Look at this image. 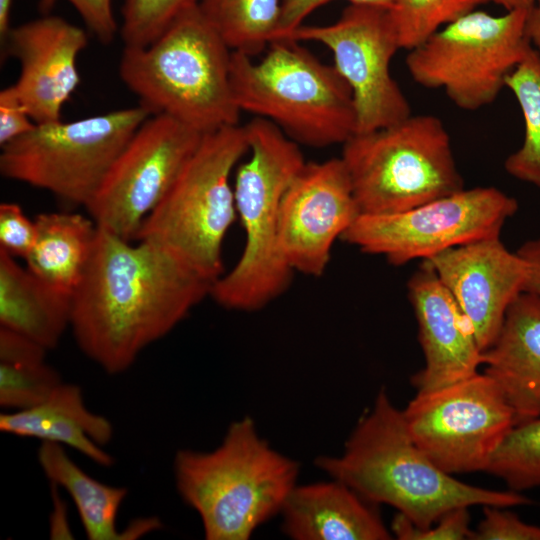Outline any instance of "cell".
Listing matches in <instances>:
<instances>
[{"label": "cell", "instance_id": "cell-3", "mask_svg": "<svg viewBox=\"0 0 540 540\" xmlns=\"http://www.w3.org/2000/svg\"><path fill=\"white\" fill-rule=\"evenodd\" d=\"M176 488L199 515L207 540H247L280 514L299 465L263 439L250 417L230 424L212 451L179 450Z\"/></svg>", "mask_w": 540, "mask_h": 540}, {"label": "cell", "instance_id": "cell-29", "mask_svg": "<svg viewBox=\"0 0 540 540\" xmlns=\"http://www.w3.org/2000/svg\"><path fill=\"white\" fill-rule=\"evenodd\" d=\"M478 4L479 0H395L389 14L400 48L409 51Z\"/></svg>", "mask_w": 540, "mask_h": 540}, {"label": "cell", "instance_id": "cell-31", "mask_svg": "<svg viewBox=\"0 0 540 540\" xmlns=\"http://www.w3.org/2000/svg\"><path fill=\"white\" fill-rule=\"evenodd\" d=\"M469 524L468 507H460L447 512L425 529L416 528L407 517L398 513L391 530L400 540H462L469 539L471 535Z\"/></svg>", "mask_w": 540, "mask_h": 540}, {"label": "cell", "instance_id": "cell-37", "mask_svg": "<svg viewBox=\"0 0 540 540\" xmlns=\"http://www.w3.org/2000/svg\"><path fill=\"white\" fill-rule=\"evenodd\" d=\"M516 251L527 264L524 291L540 295V236L527 240Z\"/></svg>", "mask_w": 540, "mask_h": 540}, {"label": "cell", "instance_id": "cell-12", "mask_svg": "<svg viewBox=\"0 0 540 540\" xmlns=\"http://www.w3.org/2000/svg\"><path fill=\"white\" fill-rule=\"evenodd\" d=\"M402 413L416 445L450 475L486 471L517 423L502 389L485 372L417 392Z\"/></svg>", "mask_w": 540, "mask_h": 540}, {"label": "cell", "instance_id": "cell-13", "mask_svg": "<svg viewBox=\"0 0 540 540\" xmlns=\"http://www.w3.org/2000/svg\"><path fill=\"white\" fill-rule=\"evenodd\" d=\"M287 39L316 42L331 51L333 66L352 92L356 133L392 125L412 114L391 74V61L401 48L389 9L349 4L335 22L302 24Z\"/></svg>", "mask_w": 540, "mask_h": 540}, {"label": "cell", "instance_id": "cell-2", "mask_svg": "<svg viewBox=\"0 0 540 540\" xmlns=\"http://www.w3.org/2000/svg\"><path fill=\"white\" fill-rule=\"evenodd\" d=\"M315 465L368 501L395 507L418 529L460 507L530 503L520 492L469 485L441 470L413 441L402 410L384 389L358 421L342 454L319 456Z\"/></svg>", "mask_w": 540, "mask_h": 540}, {"label": "cell", "instance_id": "cell-23", "mask_svg": "<svg viewBox=\"0 0 540 540\" xmlns=\"http://www.w3.org/2000/svg\"><path fill=\"white\" fill-rule=\"evenodd\" d=\"M37 458L45 476L72 499L85 534L90 540L135 539L161 526L156 518L134 521L124 531L117 526L119 509L127 496L125 487L104 484L83 471L63 446L42 442Z\"/></svg>", "mask_w": 540, "mask_h": 540}, {"label": "cell", "instance_id": "cell-25", "mask_svg": "<svg viewBox=\"0 0 540 540\" xmlns=\"http://www.w3.org/2000/svg\"><path fill=\"white\" fill-rule=\"evenodd\" d=\"M47 349L0 327V406L17 411L45 401L63 382L46 361Z\"/></svg>", "mask_w": 540, "mask_h": 540}, {"label": "cell", "instance_id": "cell-7", "mask_svg": "<svg viewBox=\"0 0 540 540\" xmlns=\"http://www.w3.org/2000/svg\"><path fill=\"white\" fill-rule=\"evenodd\" d=\"M341 160L361 214L407 211L464 187L442 120L419 114L344 144Z\"/></svg>", "mask_w": 540, "mask_h": 540}, {"label": "cell", "instance_id": "cell-14", "mask_svg": "<svg viewBox=\"0 0 540 540\" xmlns=\"http://www.w3.org/2000/svg\"><path fill=\"white\" fill-rule=\"evenodd\" d=\"M205 134L165 114L149 116L123 148L86 207L96 224L134 241Z\"/></svg>", "mask_w": 540, "mask_h": 540}, {"label": "cell", "instance_id": "cell-17", "mask_svg": "<svg viewBox=\"0 0 540 540\" xmlns=\"http://www.w3.org/2000/svg\"><path fill=\"white\" fill-rule=\"evenodd\" d=\"M19 62L13 84L36 124L59 121L80 83L77 59L88 44L86 32L59 16L46 15L11 27L1 42Z\"/></svg>", "mask_w": 540, "mask_h": 540}, {"label": "cell", "instance_id": "cell-40", "mask_svg": "<svg viewBox=\"0 0 540 540\" xmlns=\"http://www.w3.org/2000/svg\"><path fill=\"white\" fill-rule=\"evenodd\" d=\"M480 3L493 2L504 7L506 10L533 7L539 0H479Z\"/></svg>", "mask_w": 540, "mask_h": 540}, {"label": "cell", "instance_id": "cell-39", "mask_svg": "<svg viewBox=\"0 0 540 540\" xmlns=\"http://www.w3.org/2000/svg\"><path fill=\"white\" fill-rule=\"evenodd\" d=\"M13 0H0V39L4 40L10 30V11Z\"/></svg>", "mask_w": 540, "mask_h": 540}, {"label": "cell", "instance_id": "cell-36", "mask_svg": "<svg viewBox=\"0 0 540 540\" xmlns=\"http://www.w3.org/2000/svg\"><path fill=\"white\" fill-rule=\"evenodd\" d=\"M331 0H282L281 15L275 40L287 39L314 10ZM350 4L390 9L395 0H347ZM274 40V41H275Z\"/></svg>", "mask_w": 540, "mask_h": 540}, {"label": "cell", "instance_id": "cell-18", "mask_svg": "<svg viewBox=\"0 0 540 540\" xmlns=\"http://www.w3.org/2000/svg\"><path fill=\"white\" fill-rule=\"evenodd\" d=\"M425 365L412 378L418 392L470 377L483 363L473 327L427 261L407 283Z\"/></svg>", "mask_w": 540, "mask_h": 540}, {"label": "cell", "instance_id": "cell-27", "mask_svg": "<svg viewBox=\"0 0 540 540\" xmlns=\"http://www.w3.org/2000/svg\"><path fill=\"white\" fill-rule=\"evenodd\" d=\"M524 120L521 146L504 162L513 178L540 190V52L533 46L505 80Z\"/></svg>", "mask_w": 540, "mask_h": 540}, {"label": "cell", "instance_id": "cell-9", "mask_svg": "<svg viewBox=\"0 0 540 540\" xmlns=\"http://www.w3.org/2000/svg\"><path fill=\"white\" fill-rule=\"evenodd\" d=\"M151 115L139 104L70 122L36 124L1 147L0 172L86 208L123 148Z\"/></svg>", "mask_w": 540, "mask_h": 540}, {"label": "cell", "instance_id": "cell-8", "mask_svg": "<svg viewBox=\"0 0 540 540\" xmlns=\"http://www.w3.org/2000/svg\"><path fill=\"white\" fill-rule=\"evenodd\" d=\"M248 150L244 125L205 134L135 240L165 246L214 283L224 273L223 242L237 217L231 174Z\"/></svg>", "mask_w": 540, "mask_h": 540}, {"label": "cell", "instance_id": "cell-28", "mask_svg": "<svg viewBox=\"0 0 540 540\" xmlns=\"http://www.w3.org/2000/svg\"><path fill=\"white\" fill-rule=\"evenodd\" d=\"M485 472L501 478L512 491L540 486V416L511 428Z\"/></svg>", "mask_w": 540, "mask_h": 540}, {"label": "cell", "instance_id": "cell-32", "mask_svg": "<svg viewBox=\"0 0 540 540\" xmlns=\"http://www.w3.org/2000/svg\"><path fill=\"white\" fill-rule=\"evenodd\" d=\"M483 511V518L469 539L540 540V526L524 522L506 507L484 506Z\"/></svg>", "mask_w": 540, "mask_h": 540}, {"label": "cell", "instance_id": "cell-5", "mask_svg": "<svg viewBox=\"0 0 540 540\" xmlns=\"http://www.w3.org/2000/svg\"><path fill=\"white\" fill-rule=\"evenodd\" d=\"M244 128L250 155L236 169L233 188L245 244L234 267L213 283L210 296L226 309L253 312L291 283L294 272L278 244L279 209L306 161L299 144L272 122L254 117Z\"/></svg>", "mask_w": 540, "mask_h": 540}, {"label": "cell", "instance_id": "cell-33", "mask_svg": "<svg viewBox=\"0 0 540 540\" xmlns=\"http://www.w3.org/2000/svg\"><path fill=\"white\" fill-rule=\"evenodd\" d=\"M36 236L34 220H30L21 206L12 202L0 205V249L13 257L26 258Z\"/></svg>", "mask_w": 540, "mask_h": 540}, {"label": "cell", "instance_id": "cell-11", "mask_svg": "<svg viewBox=\"0 0 540 540\" xmlns=\"http://www.w3.org/2000/svg\"><path fill=\"white\" fill-rule=\"evenodd\" d=\"M517 200L493 186L463 188L404 212L359 215L342 240L401 266L451 248L500 236Z\"/></svg>", "mask_w": 540, "mask_h": 540}, {"label": "cell", "instance_id": "cell-16", "mask_svg": "<svg viewBox=\"0 0 540 540\" xmlns=\"http://www.w3.org/2000/svg\"><path fill=\"white\" fill-rule=\"evenodd\" d=\"M427 261L469 319L486 351L497 338L512 302L524 291L527 264L500 236L460 245Z\"/></svg>", "mask_w": 540, "mask_h": 540}, {"label": "cell", "instance_id": "cell-20", "mask_svg": "<svg viewBox=\"0 0 540 540\" xmlns=\"http://www.w3.org/2000/svg\"><path fill=\"white\" fill-rule=\"evenodd\" d=\"M482 365L502 389L517 423L540 416V295L523 291L512 302L497 338L483 352Z\"/></svg>", "mask_w": 540, "mask_h": 540}, {"label": "cell", "instance_id": "cell-30", "mask_svg": "<svg viewBox=\"0 0 540 540\" xmlns=\"http://www.w3.org/2000/svg\"><path fill=\"white\" fill-rule=\"evenodd\" d=\"M200 0H124L120 27L124 47H143L158 38Z\"/></svg>", "mask_w": 540, "mask_h": 540}, {"label": "cell", "instance_id": "cell-34", "mask_svg": "<svg viewBox=\"0 0 540 540\" xmlns=\"http://www.w3.org/2000/svg\"><path fill=\"white\" fill-rule=\"evenodd\" d=\"M77 10L86 26L103 44L113 41L118 26L113 14L112 0H67ZM57 0H39V9L48 13Z\"/></svg>", "mask_w": 540, "mask_h": 540}, {"label": "cell", "instance_id": "cell-24", "mask_svg": "<svg viewBox=\"0 0 540 540\" xmlns=\"http://www.w3.org/2000/svg\"><path fill=\"white\" fill-rule=\"evenodd\" d=\"M26 267L51 288L73 296L87 269L98 225L78 213H41Z\"/></svg>", "mask_w": 540, "mask_h": 540}, {"label": "cell", "instance_id": "cell-1", "mask_svg": "<svg viewBox=\"0 0 540 540\" xmlns=\"http://www.w3.org/2000/svg\"><path fill=\"white\" fill-rule=\"evenodd\" d=\"M212 285L165 246L98 226L72 296L70 328L90 360L109 374L122 373L210 296Z\"/></svg>", "mask_w": 540, "mask_h": 540}, {"label": "cell", "instance_id": "cell-21", "mask_svg": "<svg viewBox=\"0 0 540 540\" xmlns=\"http://www.w3.org/2000/svg\"><path fill=\"white\" fill-rule=\"evenodd\" d=\"M0 430L68 446L100 466L108 467L114 462L104 449L112 439L113 426L106 417L86 406L76 384L62 382L42 403L1 413Z\"/></svg>", "mask_w": 540, "mask_h": 540}, {"label": "cell", "instance_id": "cell-19", "mask_svg": "<svg viewBox=\"0 0 540 540\" xmlns=\"http://www.w3.org/2000/svg\"><path fill=\"white\" fill-rule=\"evenodd\" d=\"M376 506L336 479L296 485L280 512L281 529L294 540L391 539Z\"/></svg>", "mask_w": 540, "mask_h": 540}, {"label": "cell", "instance_id": "cell-4", "mask_svg": "<svg viewBox=\"0 0 540 540\" xmlns=\"http://www.w3.org/2000/svg\"><path fill=\"white\" fill-rule=\"evenodd\" d=\"M231 57L232 50L198 4L150 44L124 47L119 74L152 115H168L207 134L239 124Z\"/></svg>", "mask_w": 540, "mask_h": 540}, {"label": "cell", "instance_id": "cell-38", "mask_svg": "<svg viewBox=\"0 0 540 540\" xmlns=\"http://www.w3.org/2000/svg\"><path fill=\"white\" fill-rule=\"evenodd\" d=\"M526 30L531 45L540 52V0L529 10Z\"/></svg>", "mask_w": 540, "mask_h": 540}, {"label": "cell", "instance_id": "cell-22", "mask_svg": "<svg viewBox=\"0 0 540 540\" xmlns=\"http://www.w3.org/2000/svg\"><path fill=\"white\" fill-rule=\"evenodd\" d=\"M72 296L44 283L15 257L0 249V327L47 350L71 323Z\"/></svg>", "mask_w": 540, "mask_h": 540}, {"label": "cell", "instance_id": "cell-10", "mask_svg": "<svg viewBox=\"0 0 540 540\" xmlns=\"http://www.w3.org/2000/svg\"><path fill=\"white\" fill-rule=\"evenodd\" d=\"M529 10L499 16L482 10L464 13L408 51L411 78L423 87L442 89L462 110L493 103L532 47L526 30Z\"/></svg>", "mask_w": 540, "mask_h": 540}, {"label": "cell", "instance_id": "cell-26", "mask_svg": "<svg viewBox=\"0 0 540 540\" xmlns=\"http://www.w3.org/2000/svg\"><path fill=\"white\" fill-rule=\"evenodd\" d=\"M282 0H200L199 7L232 51L255 56L276 39Z\"/></svg>", "mask_w": 540, "mask_h": 540}, {"label": "cell", "instance_id": "cell-35", "mask_svg": "<svg viewBox=\"0 0 540 540\" xmlns=\"http://www.w3.org/2000/svg\"><path fill=\"white\" fill-rule=\"evenodd\" d=\"M26 107L12 85L0 91V146L25 135L35 127Z\"/></svg>", "mask_w": 540, "mask_h": 540}, {"label": "cell", "instance_id": "cell-6", "mask_svg": "<svg viewBox=\"0 0 540 540\" xmlns=\"http://www.w3.org/2000/svg\"><path fill=\"white\" fill-rule=\"evenodd\" d=\"M230 75L239 110L272 122L299 145L344 144L356 133L350 87L301 42L275 40L259 60L232 51Z\"/></svg>", "mask_w": 540, "mask_h": 540}, {"label": "cell", "instance_id": "cell-15", "mask_svg": "<svg viewBox=\"0 0 540 540\" xmlns=\"http://www.w3.org/2000/svg\"><path fill=\"white\" fill-rule=\"evenodd\" d=\"M359 215L341 158L306 162L280 204L278 244L283 259L293 272L323 275L333 244Z\"/></svg>", "mask_w": 540, "mask_h": 540}]
</instances>
